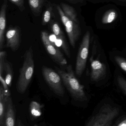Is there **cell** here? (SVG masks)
I'll list each match as a JSON object with an SVG mask.
<instances>
[{
	"label": "cell",
	"mask_w": 126,
	"mask_h": 126,
	"mask_svg": "<svg viewBox=\"0 0 126 126\" xmlns=\"http://www.w3.org/2000/svg\"><path fill=\"white\" fill-rule=\"evenodd\" d=\"M57 73L62 78L63 84L74 100L80 102L86 101L87 96L84 87L80 84L75 76L72 65L69 64L66 70L55 67Z\"/></svg>",
	"instance_id": "1"
},
{
	"label": "cell",
	"mask_w": 126,
	"mask_h": 126,
	"mask_svg": "<svg viewBox=\"0 0 126 126\" xmlns=\"http://www.w3.org/2000/svg\"><path fill=\"white\" fill-rule=\"evenodd\" d=\"M23 64L20 70L19 75L16 84V90L20 94L26 91L32 79L34 71V63L32 47L26 51Z\"/></svg>",
	"instance_id": "2"
},
{
	"label": "cell",
	"mask_w": 126,
	"mask_h": 126,
	"mask_svg": "<svg viewBox=\"0 0 126 126\" xmlns=\"http://www.w3.org/2000/svg\"><path fill=\"white\" fill-rule=\"evenodd\" d=\"M119 113L118 108L109 104L102 106L99 112L86 123L87 126H110Z\"/></svg>",
	"instance_id": "3"
},
{
	"label": "cell",
	"mask_w": 126,
	"mask_h": 126,
	"mask_svg": "<svg viewBox=\"0 0 126 126\" xmlns=\"http://www.w3.org/2000/svg\"><path fill=\"white\" fill-rule=\"evenodd\" d=\"M57 8L62 22L65 27L70 44L73 48H75L76 43L81 34L79 22L72 20L66 16L59 6H57Z\"/></svg>",
	"instance_id": "4"
},
{
	"label": "cell",
	"mask_w": 126,
	"mask_h": 126,
	"mask_svg": "<svg viewBox=\"0 0 126 126\" xmlns=\"http://www.w3.org/2000/svg\"><path fill=\"white\" fill-rule=\"evenodd\" d=\"M42 73L46 81L54 92L59 96H63L64 95V88L62 79L59 73L45 66L42 67Z\"/></svg>",
	"instance_id": "5"
},
{
	"label": "cell",
	"mask_w": 126,
	"mask_h": 126,
	"mask_svg": "<svg viewBox=\"0 0 126 126\" xmlns=\"http://www.w3.org/2000/svg\"><path fill=\"white\" fill-rule=\"evenodd\" d=\"M90 40V34L87 31L83 37L77 57L76 73L78 77L82 76L86 67L89 53Z\"/></svg>",
	"instance_id": "6"
},
{
	"label": "cell",
	"mask_w": 126,
	"mask_h": 126,
	"mask_svg": "<svg viewBox=\"0 0 126 126\" xmlns=\"http://www.w3.org/2000/svg\"><path fill=\"white\" fill-rule=\"evenodd\" d=\"M41 39L47 52L53 60L60 66L64 67L67 65V60L58 47L51 42L47 32H42Z\"/></svg>",
	"instance_id": "7"
},
{
	"label": "cell",
	"mask_w": 126,
	"mask_h": 126,
	"mask_svg": "<svg viewBox=\"0 0 126 126\" xmlns=\"http://www.w3.org/2000/svg\"><path fill=\"white\" fill-rule=\"evenodd\" d=\"M91 79L93 81L97 82L103 79L107 74V68L105 64L98 57H91Z\"/></svg>",
	"instance_id": "8"
},
{
	"label": "cell",
	"mask_w": 126,
	"mask_h": 126,
	"mask_svg": "<svg viewBox=\"0 0 126 126\" xmlns=\"http://www.w3.org/2000/svg\"><path fill=\"white\" fill-rule=\"evenodd\" d=\"M6 47L13 51L17 50L20 44V32L17 27L11 28L6 32Z\"/></svg>",
	"instance_id": "9"
},
{
	"label": "cell",
	"mask_w": 126,
	"mask_h": 126,
	"mask_svg": "<svg viewBox=\"0 0 126 126\" xmlns=\"http://www.w3.org/2000/svg\"><path fill=\"white\" fill-rule=\"evenodd\" d=\"M7 0H5L0 12V50L2 51L5 43V34L6 26V11L8 6Z\"/></svg>",
	"instance_id": "10"
},
{
	"label": "cell",
	"mask_w": 126,
	"mask_h": 126,
	"mask_svg": "<svg viewBox=\"0 0 126 126\" xmlns=\"http://www.w3.org/2000/svg\"><path fill=\"white\" fill-rule=\"evenodd\" d=\"M15 121L16 113L15 109L12 98L10 96L7 102L4 126H14L15 125Z\"/></svg>",
	"instance_id": "11"
},
{
	"label": "cell",
	"mask_w": 126,
	"mask_h": 126,
	"mask_svg": "<svg viewBox=\"0 0 126 126\" xmlns=\"http://www.w3.org/2000/svg\"><path fill=\"white\" fill-rule=\"evenodd\" d=\"M9 97L4 95V89L1 85L0 87V126H4L5 116L7 108V102Z\"/></svg>",
	"instance_id": "12"
},
{
	"label": "cell",
	"mask_w": 126,
	"mask_h": 126,
	"mask_svg": "<svg viewBox=\"0 0 126 126\" xmlns=\"http://www.w3.org/2000/svg\"><path fill=\"white\" fill-rule=\"evenodd\" d=\"M4 71L5 73L6 81L9 87H11L14 76V71L12 64L6 59L4 64Z\"/></svg>",
	"instance_id": "13"
},
{
	"label": "cell",
	"mask_w": 126,
	"mask_h": 126,
	"mask_svg": "<svg viewBox=\"0 0 126 126\" xmlns=\"http://www.w3.org/2000/svg\"><path fill=\"white\" fill-rule=\"evenodd\" d=\"M61 5L62 9L66 16L72 20L79 22L77 14L73 7L64 3H61Z\"/></svg>",
	"instance_id": "14"
},
{
	"label": "cell",
	"mask_w": 126,
	"mask_h": 126,
	"mask_svg": "<svg viewBox=\"0 0 126 126\" xmlns=\"http://www.w3.org/2000/svg\"><path fill=\"white\" fill-rule=\"evenodd\" d=\"M45 1V0H28L29 6L34 14H40Z\"/></svg>",
	"instance_id": "15"
},
{
	"label": "cell",
	"mask_w": 126,
	"mask_h": 126,
	"mask_svg": "<svg viewBox=\"0 0 126 126\" xmlns=\"http://www.w3.org/2000/svg\"><path fill=\"white\" fill-rule=\"evenodd\" d=\"M118 14L117 12L113 9H110L107 11L104 14L102 19V22L103 24H109L115 20Z\"/></svg>",
	"instance_id": "16"
},
{
	"label": "cell",
	"mask_w": 126,
	"mask_h": 126,
	"mask_svg": "<svg viewBox=\"0 0 126 126\" xmlns=\"http://www.w3.org/2000/svg\"><path fill=\"white\" fill-rule=\"evenodd\" d=\"M42 106L36 102H32L30 104V110L32 116L36 118L41 115Z\"/></svg>",
	"instance_id": "17"
},
{
	"label": "cell",
	"mask_w": 126,
	"mask_h": 126,
	"mask_svg": "<svg viewBox=\"0 0 126 126\" xmlns=\"http://www.w3.org/2000/svg\"><path fill=\"white\" fill-rule=\"evenodd\" d=\"M52 31L53 32L54 34H55L57 38L65 40L64 36L61 31V29L57 23H54L53 24L52 27Z\"/></svg>",
	"instance_id": "18"
},
{
	"label": "cell",
	"mask_w": 126,
	"mask_h": 126,
	"mask_svg": "<svg viewBox=\"0 0 126 126\" xmlns=\"http://www.w3.org/2000/svg\"><path fill=\"white\" fill-rule=\"evenodd\" d=\"M53 10V7L51 6H49L46 10L43 15V19L42 25H45L50 21Z\"/></svg>",
	"instance_id": "19"
},
{
	"label": "cell",
	"mask_w": 126,
	"mask_h": 126,
	"mask_svg": "<svg viewBox=\"0 0 126 126\" xmlns=\"http://www.w3.org/2000/svg\"><path fill=\"white\" fill-rule=\"evenodd\" d=\"M116 62L120 68L126 73V59L124 57L119 56L115 57Z\"/></svg>",
	"instance_id": "20"
},
{
	"label": "cell",
	"mask_w": 126,
	"mask_h": 126,
	"mask_svg": "<svg viewBox=\"0 0 126 126\" xmlns=\"http://www.w3.org/2000/svg\"><path fill=\"white\" fill-rule=\"evenodd\" d=\"M6 52L5 51H0V75H2L4 72V65L6 59Z\"/></svg>",
	"instance_id": "21"
},
{
	"label": "cell",
	"mask_w": 126,
	"mask_h": 126,
	"mask_svg": "<svg viewBox=\"0 0 126 126\" xmlns=\"http://www.w3.org/2000/svg\"><path fill=\"white\" fill-rule=\"evenodd\" d=\"M117 82L118 85L122 92L126 95V80L121 76L117 77Z\"/></svg>",
	"instance_id": "22"
},
{
	"label": "cell",
	"mask_w": 126,
	"mask_h": 126,
	"mask_svg": "<svg viewBox=\"0 0 126 126\" xmlns=\"http://www.w3.org/2000/svg\"><path fill=\"white\" fill-rule=\"evenodd\" d=\"M9 1L16 5L21 11L25 9L24 0H9Z\"/></svg>",
	"instance_id": "23"
},
{
	"label": "cell",
	"mask_w": 126,
	"mask_h": 126,
	"mask_svg": "<svg viewBox=\"0 0 126 126\" xmlns=\"http://www.w3.org/2000/svg\"><path fill=\"white\" fill-rule=\"evenodd\" d=\"M114 126H126V116H122L115 122Z\"/></svg>",
	"instance_id": "24"
},
{
	"label": "cell",
	"mask_w": 126,
	"mask_h": 126,
	"mask_svg": "<svg viewBox=\"0 0 126 126\" xmlns=\"http://www.w3.org/2000/svg\"><path fill=\"white\" fill-rule=\"evenodd\" d=\"M0 80L1 82V85L3 87L5 90H9V87L5 79L3 78L2 75H0Z\"/></svg>",
	"instance_id": "25"
},
{
	"label": "cell",
	"mask_w": 126,
	"mask_h": 126,
	"mask_svg": "<svg viewBox=\"0 0 126 126\" xmlns=\"http://www.w3.org/2000/svg\"><path fill=\"white\" fill-rule=\"evenodd\" d=\"M67 1H71V2H73V1H76L77 0H67Z\"/></svg>",
	"instance_id": "26"
},
{
	"label": "cell",
	"mask_w": 126,
	"mask_h": 126,
	"mask_svg": "<svg viewBox=\"0 0 126 126\" xmlns=\"http://www.w3.org/2000/svg\"><path fill=\"white\" fill-rule=\"evenodd\" d=\"M121 0V1H126V0Z\"/></svg>",
	"instance_id": "27"
}]
</instances>
